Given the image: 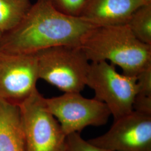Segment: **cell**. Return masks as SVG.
<instances>
[{
  "label": "cell",
  "mask_w": 151,
  "mask_h": 151,
  "mask_svg": "<svg viewBox=\"0 0 151 151\" xmlns=\"http://www.w3.org/2000/svg\"><path fill=\"white\" fill-rule=\"evenodd\" d=\"M65 151H109L94 146L82 138L80 133H73L67 136Z\"/></svg>",
  "instance_id": "cell-14"
},
{
  "label": "cell",
  "mask_w": 151,
  "mask_h": 151,
  "mask_svg": "<svg viewBox=\"0 0 151 151\" xmlns=\"http://www.w3.org/2000/svg\"><path fill=\"white\" fill-rule=\"evenodd\" d=\"M55 10L67 16L80 17L88 0H47Z\"/></svg>",
  "instance_id": "cell-13"
},
{
  "label": "cell",
  "mask_w": 151,
  "mask_h": 151,
  "mask_svg": "<svg viewBox=\"0 0 151 151\" xmlns=\"http://www.w3.org/2000/svg\"><path fill=\"white\" fill-rule=\"evenodd\" d=\"M36 54L39 79L64 93H80L83 90L90 63L81 46L58 45Z\"/></svg>",
  "instance_id": "cell-3"
},
{
  "label": "cell",
  "mask_w": 151,
  "mask_h": 151,
  "mask_svg": "<svg viewBox=\"0 0 151 151\" xmlns=\"http://www.w3.org/2000/svg\"><path fill=\"white\" fill-rule=\"evenodd\" d=\"M88 141L109 151H151V115L133 110L114 120L105 133Z\"/></svg>",
  "instance_id": "cell-8"
},
{
  "label": "cell",
  "mask_w": 151,
  "mask_h": 151,
  "mask_svg": "<svg viewBox=\"0 0 151 151\" xmlns=\"http://www.w3.org/2000/svg\"><path fill=\"white\" fill-rule=\"evenodd\" d=\"M127 24L139 40L151 45V4L137 10Z\"/></svg>",
  "instance_id": "cell-12"
},
{
  "label": "cell",
  "mask_w": 151,
  "mask_h": 151,
  "mask_svg": "<svg viewBox=\"0 0 151 151\" xmlns=\"http://www.w3.org/2000/svg\"><path fill=\"white\" fill-rule=\"evenodd\" d=\"M49 111L59 122L65 135L80 133L87 127L106 124L111 113L104 103L87 99L80 92H68L52 98H45Z\"/></svg>",
  "instance_id": "cell-6"
},
{
  "label": "cell",
  "mask_w": 151,
  "mask_h": 151,
  "mask_svg": "<svg viewBox=\"0 0 151 151\" xmlns=\"http://www.w3.org/2000/svg\"><path fill=\"white\" fill-rule=\"evenodd\" d=\"M39 79L36 53L0 50V99L19 105L37 88Z\"/></svg>",
  "instance_id": "cell-7"
},
{
  "label": "cell",
  "mask_w": 151,
  "mask_h": 151,
  "mask_svg": "<svg viewBox=\"0 0 151 151\" xmlns=\"http://www.w3.org/2000/svg\"><path fill=\"white\" fill-rule=\"evenodd\" d=\"M32 4L30 0H0V31L8 32L19 25Z\"/></svg>",
  "instance_id": "cell-11"
},
{
  "label": "cell",
  "mask_w": 151,
  "mask_h": 151,
  "mask_svg": "<svg viewBox=\"0 0 151 151\" xmlns=\"http://www.w3.org/2000/svg\"><path fill=\"white\" fill-rule=\"evenodd\" d=\"M136 77L137 91L135 96L151 98V65L141 70Z\"/></svg>",
  "instance_id": "cell-15"
},
{
  "label": "cell",
  "mask_w": 151,
  "mask_h": 151,
  "mask_svg": "<svg viewBox=\"0 0 151 151\" xmlns=\"http://www.w3.org/2000/svg\"><path fill=\"white\" fill-rule=\"evenodd\" d=\"M2 35H3V34L2 33V32L0 31V39L1 38V37H2Z\"/></svg>",
  "instance_id": "cell-16"
},
{
  "label": "cell",
  "mask_w": 151,
  "mask_h": 151,
  "mask_svg": "<svg viewBox=\"0 0 151 151\" xmlns=\"http://www.w3.org/2000/svg\"><path fill=\"white\" fill-rule=\"evenodd\" d=\"M19 106L27 151H65L67 135L37 88Z\"/></svg>",
  "instance_id": "cell-4"
},
{
  "label": "cell",
  "mask_w": 151,
  "mask_h": 151,
  "mask_svg": "<svg viewBox=\"0 0 151 151\" xmlns=\"http://www.w3.org/2000/svg\"><path fill=\"white\" fill-rule=\"evenodd\" d=\"M86 86L93 90L95 99L108 106L114 120L133 110L137 77L119 73L111 63L106 61L90 63Z\"/></svg>",
  "instance_id": "cell-5"
},
{
  "label": "cell",
  "mask_w": 151,
  "mask_h": 151,
  "mask_svg": "<svg viewBox=\"0 0 151 151\" xmlns=\"http://www.w3.org/2000/svg\"><path fill=\"white\" fill-rule=\"evenodd\" d=\"M0 151H27L19 106L0 99Z\"/></svg>",
  "instance_id": "cell-10"
},
{
  "label": "cell",
  "mask_w": 151,
  "mask_h": 151,
  "mask_svg": "<svg viewBox=\"0 0 151 151\" xmlns=\"http://www.w3.org/2000/svg\"><path fill=\"white\" fill-rule=\"evenodd\" d=\"M151 0H88L80 17L96 27L127 24L140 7Z\"/></svg>",
  "instance_id": "cell-9"
},
{
  "label": "cell",
  "mask_w": 151,
  "mask_h": 151,
  "mask_svg": "<svg viewBox=\"0 0 151 151\" xmlns=\"http://www.w3.org/2000/svg\"><path fill=\"white\" fill-rule=\"evenodd\" d=\"M90 62H110L136 77L151 65V45L135 37L127 24L94 27L81 44Z\"/></svg>",
  "instance_id": "cell-2"
},
{
  "label": "cell",
  "mask_w": 151,
  "mask_h": 151,
  "mask_svg": "<svg viewBox=\"0 0 151 151\" xmlns=\"http://www.w3.org/2000/svg\"><path fill=\"white\" fill-rule=\"evenodd\" d=\"M96 26L80 17L55 10L47 0H37L22 22L0 39V50L15 54H35L58 45L81 46Z\"/></svg>",
  "instance_id": "cell-1"
}]
</instances>
